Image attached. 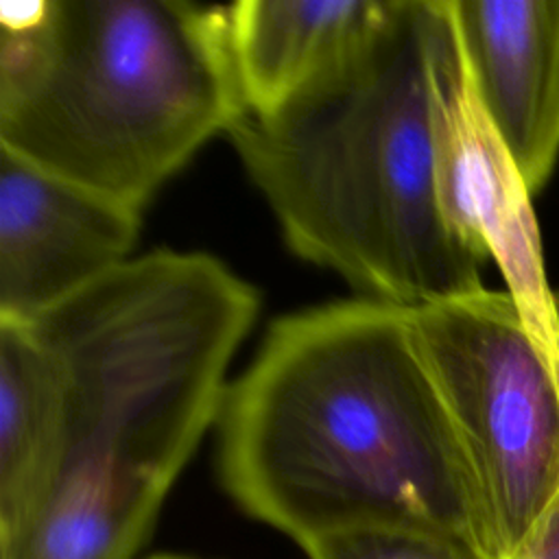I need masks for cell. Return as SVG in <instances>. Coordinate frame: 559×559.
<instances>
[{"mask_svg":"<svg viewBox=\"0 0 559 559\" xmlns=\"http://www.w3.org/2000/svg\"><path fill=\"white\" fill-rule=\"evenodd\" d=\"M216 426L227 493L299 544L356 528H419L489 559L408 308L360 297L273 321L227 386Z\"/></svg>","mask_w":559,"mask_h":559,"instance_id":"cell-1","label":"cell"},{"mask_svg":"<svg viewBox=\"0 0 559 559\" xmlns=\"http://www.w3.org/2000/svg\"><path fill=\"white\" fill-rule=\"evenodd\" d=\"M445 0L384 15L280 107L227 131L288 249L362 297L417 308L483 288L437 190Z\"/></svg>","mask_w":559,"mask_h":559,"instance_id":"cell-2","label":"cell"},{"mask_svg":"<svg viewBox=\"0 0 559 559\" xmlns=\"http://www.w3.org/2000/svg\"><path fill=\"white\" fill-rule=\"evenodd\" d=\"M245 111L229 4H0V148L124 207Z\"/></svg>","mask_w":559,"mask_h":559,"instance_id":"cell-3","label":"cell"},{"mask_svg":"<svg viewBox=\"0 0 559 559\" xmlns=\"http://www.w3.org/2000/svg\"><path fill=\"white\" fill-rule=\"evenodd\" d=\"M258 306L218 258L159 249L26 321L61 380L63 454L105 456L170 487L218 421Z\"/></svg>","mask_w":559,"mask_h":559,"instance_id":"cell-4","label":"cell"},{"mask_svg":"<svg viewBox=\"0 0 559 559\" xmlns=\"http://www.w3.org/2000/svg\"><path fill=\"white\" fill-rule=\"evenodd\" d=\"M472 483L489 559H507L559 496V384L515 301L487 286L408 308Z\"/></svg>","mask_w":559,"mask_h":559,"instance_id":"cell-5","label":"cell"},{"mask_svg":"<svg viewBox=\"0 0 559 559\" xmlns=\"http://www.w3.org/2000/svg\"><path fill=\"white\" fill-rule=\"evenodd\" d=\"M448 22L437 98L441 212L465 245L496 262L559 384V301L544 266L533 192L474 92L450 9Z\"/></svg>","mask_w":559,"mask_h":559,"instance_id":"cell-6","label":"cell"},{"mask_svg":"<svg viewBox=\"0 0 559 559\" xmlns=\"http://www.w3.org/2000/svg\"><path fill=\"white\" fill-rule=\"evenodd\" d=\"M140 212L0 148V319L26 323L109 273Z\"/></svg>","mask_w":559,"mask_h":559,"instance_id":"cell-7","label":"cell"},{"mask_svg":"<svg viewBox=\"0 0 559 559\" xmlns=\"http://www.w3.org/2000/svg\"><path fill=\"white\" fill-rule=\"evenodd\" d=\"M474 92L535 194L559 157V0H448Z\"/></svg>","mask_w":559,"mask_h":559,"instance_id":"cell-8","label":"cell"},{"mask_svg":"<svg viewBox=\"0 0 559 559\" xmlns=\"http://www.w3.org/2000/svg\"><path fill=\"white\" fill-rule=\"evenodd\" d=\"M168 489L111 459L63 454L41 500L0 542V559H131Z\"/></svg>","mask_w":559,"mask_h":559,"instance_id":"cell-9","label":"cell"},{"mask_svg":"<svg viewBox=\"0 0 559 559\" xmlns=\"http://www.w3.org/2000/svg\"><path fill=\"white\" fill-rule=\"evenodd\" d=\"M389 0H240L229 4L245 107L266 114L356 44Z\"/></svg>","mask_w":559,"mask_h":559,"instance_id":"cell-10","label":"cell"},{"mask_svg":"<svg viewBox=\"0 0 559 559\" xmlns=\"http://www.w3.org/2000/svg\"><path fill=\"white\" fill-rule=\"evenodd\" d=\"M59 373L26 323L0 319V542L50 487L63 454Z\"/></svg>","mask_w":559,"mask_h":559,"instance_id":"cell-11","label":"cell"},{"mask_svg":"<svg viewBox=\"0 0 559 559\" xmlns=\"http://www.w3.org/2000/svg\"><path fill=\"white\" fill-rule=\"evenodd\" d=\"M310 559H485L472 544L419 528H356L301 544Z\"/></svg>","mask_w":559,"mask_h":559,"instance_id":"cell-12","label":"cell"},{"mask_svg":"<svg viewBox=\"0 0 559 559\" xmlns=\"http://www.w3.org/2000/svg\"><path fill=\"white\" fill-rule=\"evenodd\" d=\"M507 559H559V496Z\"/></svg>","mask_w":559,"mask_h":559,"instance_id":"cell-13","label":"cell"},{"mask_svg":"<svg viewBox=\"0 0 559 559\" xmlns=\"http://www.w3.org/2000/svg\"><path fill=\"white\" fill-rule=\"evenodd\" d=\"M157 559H179V557H157Z\"/></svg>","mask_w":559,"mask_h":559,"instance_id":"cell-14","label":"cell"}]
</instances>
